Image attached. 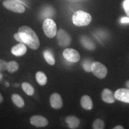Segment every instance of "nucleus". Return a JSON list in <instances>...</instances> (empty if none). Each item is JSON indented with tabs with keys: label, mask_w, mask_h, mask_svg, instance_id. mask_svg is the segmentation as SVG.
Instances as JSON below:
<instances>
[{
	"label": "nucleus",
	"mask_w": 129,
	"mask_h": 129,
	"mask_svg": "<svg viewBox=\"0 0 129 129\" xmlns=\"http://www.w3.org/2000/svg\"><path fill=\"white\" fill-rule=\"evenodd\" d=\"M18 34L23 44L31 49L37 50L40 47L39 38L34 30L28 26H22L18 30Z\"/></svg>",
	"instance_id": "nucleus-1"
},
{
	"label": "nucleus",
	"mask_w": 129,
	"mask_h": 129,
	"mask_svg": "<svg viewBox=\"0 0 129 129\" xmlns=\"http://www.w3.org/2000/svg\"><path fill=\"white\" fill-rule=\"evenodd\" d=\"M72 22L77 26H85L89 25L92 20V17L88 13L83 10H78L72 16Z\"/></svg>",
	"instance_id": "nucleus-2"
},
{
	"label": "nucleus",
	"mask_w": 129,
	"mask_h": 129,
	"mask_svg": "<svg viewBox=\"0 0 129 129\" xmlns=\"http://www.w3.org/2000/svg\"><path fill=\"white\" fill-rule=\"evenodd\" d=\"M43 29L44 34L48 38H52L56 36L57 26L53 19L50 18L45 19L43 24Z\"/></svg>",
	"instance_id": "nucleus-3"
},
{
	"label": "nucleus",
	"mask_w": 129,
	"mask_h": 129,
	"mask_svg": "<svg viewBox=\"0 0 129 129\" xmlns=\"http://www.w3.org/2000/svg\"><path fill=\"white\" fill-rule=\"evenodd\" d=\"M4 7L9 10L17 13H23L25 8L22 4L16 0H6L3 3Z\"/></svg>",
	"instance_id": "nucleus-4"
},
{
	"label": "nucleus",
	"mask_w": 129,
	"mask_h": 129,
	"mask_svg": "<svg viewBox=\"0 0 129 129\" xmlns=\"http://www.w3.org/2000/svg\"><path fill=\"white\" fill-rule=\"evenodd\" d=\"M91 72L94 76L100 79L105 78L108 74V69L104 64L99 62H94L91 64Z\"/></svg>",
	"instance_id": "nucleus-5"
},
{
	"label": "nucleus",
	"mask_w": 129,
	"mask_h": 129,
	"mask_svg": "<svg viewBox=\"0 0 129 129\" xmlns=\"http://www.w3.org/2000/svg\"><path fill=\"white\" fill-rule=\"evenodd\" d=\"M58 44L61 47H64L69 46L71 43V37L65 30L60 29L56 34Z\"/></svg>",
	"instance_id": "nucleus-6"
},
{
	"label": "nucleus",
	"mask_w": 129,
	"mask_h": 129,
	"mask_svg": "<svg viewBox=\"0 0 129 129\" xmlns=\"http://www.w3.org/2000/svg\"><path fill=\"white\" fill-rule=\"evenodd\" d=\"M63 56L66 60L70 62H77L80 60V54L76 50L67 48L63 52Z\"/></svg>",
	"instance_id": "nucleus-7"
},
{
	"label": "nucleus",
	"mask_w": 129,
	"mask_h": 129,
	"mask_svg": "<svg viewBox=\"0 0 129 129\" xmlns=\"http://www.w3.org/2000/svg\"><path fill=\"white\" fill-rule=\"evenodd\" d=\"M116 99L122 102L129 104V89L119 88L114 93Z\"/></svg>",
	"instance_id": "nucleus-8"
},
{
	"label": "nucleus",
	"mask_w": 129,
	"mask_h": 129,
	"mask_svg": "<svg viewBox=\"0 0 129 129\" xmlns=\"http://www.w3.org/2000/svg\"><path fill=\"white\" fill-rule=\"evenodd\" d=\"M30 122L31 124L37 127H43L48 125L47 119L43 116L34 115L30 117Z\"/></svg>",
	"instance_id": "nucleus-9"
},
{
	"label": "nucleus",
	"mask_w": 129,
	"mask_h": 129,
	"mask_svg": "<svg viewBox=\"0 0 129 129\" xmlns=\"http://www.w3.org/2000/svg\"><path fill=\"white\" fill-rule=\"evenodd\" d=\"M50 102L51 107L54 109H60L63 106L62 98L59 93H53L50 98Z\"/></svg>",
	"instance_id": "nucleus-10"
},
{
	"label": "nucleus",
	"mask_w": 129,
	"mask_h": 129,
	"mask_svg": "<svg viewBox=\"0 0 129 129\" xmlns=\"http://www.w3.org/2000/svg\"><path fill=\"white\" fill-rule=\"evenodd\" d=\"M102 99L107 104H113L115 102V98L114 93L108 88H105L102 93Z\"/></svg>",
	"instance_id": "nucleus-11"
},
{
	"label": "nucleus",
	"mask_w": 129,
	"mask_h": 129,
	"mask_svg": "<svg viewBox=\"0 0 129 129\" xmlns=\"http://www.w3.org/2000/svg\"><path fill=\"white\" fill-rule=\"evenodd\" d=\"M27 47L23 43H20L12 48L11 52L13 55L16 56H22L26 53Z\"/></svg>",
	"instance_id": "nucleus-12"
},
{
	"label": "nucleus",
	"mask_w": 129,
	"mask_h": 129,
	"mask_svg": "<svg viewBox=\"0 0 129 129\" xmlns=\"http://www.w3.org/2000/svg\"><path fill=\"white\" fill-rule=\"evenodd\" d=\"M81 105L84 109L91 110L93 108V102L90 96L84 95L81 98Z\"/></svg>",
	"instance_id": "nucleus-13"
},
{
	"label": "nucleus",
	"mask_w": 129,
	"mask_h": 129,
	"mask_svg": "<svg viewBox=\"0 0 129 129\" xmlns=\"http://www.w3.org/2000/svg\"><path fill=\"white\" fill-rule=\"evenodd\" d=\"M65 121L69 128H77L80 124V120L75 116H68L66 118Z\"/></svg>",
	"instance_id": "nucleus-14"
},
{
	"label": "nucleus",
	"mask_w": 129,
	"mask_h": 129,
	"mask_svg": "<svg viewBox=\"0 0 129 129\" xmlns=\"http://www.w3.org/2000/svg\"><path fill=\"white\" fill-rule=\"evenodd\" d=\"M80 43L84 47L89 50H93L96 48L93 42L87 37L83 36L81 37Z\"/></svg>",
	"instance_id": "nucleus-15"
},
{
	"label": "nucleus",
	"mask_w": 129,
	"mask_h": 129,
	"mask_svg": "<svg viewBox=\"0 0 129 129\" xmlns=\"http://www.w3.org/2000/svg\"><path fill=\"white\" fill-rule=\"evenodd\" d=\"M12 100L14 104L19 108H23L25 106V102L23 98L20 95L17 94H13L12 96Z\"/></svg>",
	"instance_id": "nucleus-16"
},
{
	"label": "nucleus",
	"mask_w": 129,
	"mask_h": 129,
	"mask_svg": "<svg viewBox=\"0 0 129 129\" xmlns=\"http://www.w3.org/2000/svg\"><path fill=\"white\" fill-rule=\"evenodd\" d=\"M43 55H44L45 60L48 64L50 65H54L55 64V59L51 51L46 50L43 52Z\"/></svg>",
	"instance_id": "nucleus-17"
},
{
	"label": "nucleus",
	"mask_w": 129,
	"mask_h": 129,
	"mask_svg": "<svg viewBox=\"0 0 129 129\" xmlns=\"http://www.w3.org/2000/svg\"><path fill=\"white\" fill-rule=\"evenodd\" d=\"M35 77H36L37 83L40 85H44L47 83V76L44 72L41 71L37 72Z\"/></svg>",
	"instance_id": "nucleus-18"
},
{
	"label": "nucleus",
	"mask_w": 129,
	"mask_h": 129,
	"mask_svg": "<svg viewBox=\"0 0 129 129\" xmlns=\"http://www.w3.org/2000/svg\"><path fill=\"white\" fill-rule=\"evenodd\" d=\"M19 65L15 61H9L7 63V69L9 73H14L19 69Z\"/></svg>",
	"instance_id": "nucleus-19"
},
{
	"label": "nucleus",
	"mask_w": 129,
	"mask_h": 129,
	"mask_svg": "<svg viewBox=\"0 0 129 129\" xmlns=\"http://www.w3.org/2000/svg\"><path fill=\"white\" fill-rule=\"evenodd\" d=\"M22 87L26 94L29 96H32L34 93V88L29 83H23L22 84Z\"/></svg>",
	"instance_id": "nucleus-20"
},
{
	"label": "nucleus",
	"mask_w": 129,
	"mask_h": 129,
	"mask_svg": "<svg viewBox=\"0 0 129 129\" xmlns=\"http://www.w3.org/2000/svg\"><path fill=\"white\" fill-rule=\"evenodd\" d=\"M92 62H91V60L90 59H86V60H84L82 63V67H83L84 70L85 71L90 72L91 71V64H92Z\"/></svg>",
	"instance_id": "nucleus-21"
},
{
	"label": "nucleus",
	"mask_w": 129,
	"mask_h": 129,
	"mask_svg": "<svg viewBox=\"0 0 129 129\" xmlns=\"http://www.w3.org/2000/svg\"><path fill=\"white\" fill-rule=\"evenodd\" d=\"M105 128V123L101 119H96L93 124V128L103 129Z\"/></svg>",
	"instance_id": "nucleus-22"
},
{
	"label": "nucleus",
	"mask_w": 129,
	"mask_h": 129,
	"mask_svg": "<svg viewBox=\"0 0 129 129\" xmlns=\"http://www.w3.org/2000/svg\"><path fill=\"white\" fill-rule=\"evenodd\" d=\"M7 62L0 59V72L4 71L7 69Z\"/></svg>",
	"instance_id": "nucleus-23"
},
{
	"label": "nucleus",
	"mask_w": 129,
	"mask_h": 129,
	"mask_svg": "<svg viewBox=\"0 0 129 129\" xmlns=\"http://www.w3.org/2000/svg\"><path fill=\"white\" fill-rule=\"evenodd\" d=\"M123 7L125 13L129 17V0H125L124 1Z\"/></svg>",
	"instance_id": "nucleus-24"
},
{
	"label": "nucleus",
	"mask_w": 129,
	"mask_h": 129,
	"mask_svg": "<svg viewBox=\"0 0 129 129\" xmlns=\"http://www.w3.org/2000/svg\"><path fill=\"white\" fill-rule=\"evenodd\" d=\"M44 15L45 17H47V16H51V15H53V13L51 12V9L47 8V9L45 10L44 12Z\"/></svg>",
	"instance_id": "nucleus-25"
},
{
	"label": "nucleus",
	"mask_w": 129,
	"mask_h": 129,
	"mask_svg": "<svg viewBox=\"0 0 129 129\" xmlns=\"http://www.w3.org/2000/svg\"><path fill=\"white\" fill-rule=\"evenodd\" d=\"M14 39L16 40V41H19V43H23V41H22V39H21L20 37L19 36L18 32H17V33L14 34Z\"/></svg>",
	"instance_id": "nucleus-26"
},
{
	"label": "nucleus",
	"mask_w": 129,
	"mask_h": 129,
	"mask_svg": "<svg viewBox=\"0 0 129 129\" xmlns=\"http://www.w3.org/2000/svg\"><path fill=\"white\" fill-rule=\"evenodd\" d=\"M121 22L122 23H129V17H122V18L121 19Z\"/></svg>",
	"instance_id": "nucleus-27"
},
{
	"label": "nucleus",
	"mask_w": 129,
	"mask_h": 129,
	"mask_svg": "<svg viewBox=\"0 0 129 129\" xmlns=\"http://www.w3.org/2000/svg\"><path fill=\"white\" fill-rule=\"evenodd\" d=\"M114 129H124V127L122 125H117V126L114 127Z\"/></svg>",
	"instance_id": "nucleus-28"
},
{
	"label": "nucleus",
	"mask_w": 129,
	"mask_h": 129,
	"mask_svg": "<svg viewBox=\"0 0 129 129\" xmlns=\"http://www.w3.org/2000/svg\"><path fill=\"white\" fill-rule=\"evenodd\" d=\"M3 98L2 95H1V93H0V104L3 102Z\"/></svg>",
	"instance_id": "nucleus-29"
},
{
	"label": "nucleus",
	"mask_w": 129,
	"mask_h": 129,
	"mask_svg": "<svg viewBox=\"0 0 129 129\" xmlns=\"http://www.w3.org/2000/svg\"><path fill=\"white\" fill-rule=\"evenodd\" d=\"M125 85H126L127 87H128L129 88V80L127 81L126 82V84H125Z\"/></svg>",
	"instance_id": "nucleus-30"
},
{
	"label": "nucleus",
	"mask_w": 129,
	"mask_h": 129,
	"mask_svg": "<svg viewBox=\"0 0 129 129\" xmlns=\"http://www.w3.org/2000/svg\"><path fill=\"white\" fill-rule=\"evenodd\" d=\"M3 74H1V72H0V81H1V80H2V79H3Z\"/></svg>",
	"instance_id": "nucleus-31"
},
{
	"label": "nucleus",
	"mask_w": 129,
	"mask_h": 129,
	"mask_svg": "<svg viewBox=\"0 0 129 129\" xmlns=\"http://www.w3.org/2000/svg\"><path fill=\"white\" fill-rule=\"evenodd\" d=\"M6 85L7 87H9V83H6Z\"/></svg>",
	"instance_id": "nucleus-32"
},
{
	"label": "nucleus",
	"mask_w": 129,
	"mask_h": 129,
	"mask_svg": "<svg viewBox=\"0 0 129 129\" xmlns=\"http://www.w3.org/2000/svg\"><path fill=\"white\" fill-rule=\"evenodd\" d=\"M18 85H19L17 84H16L15 85V86H16V87H18Z\"/></svg>",
	"instance_id": "nucleus-33"
}]
</instances>
